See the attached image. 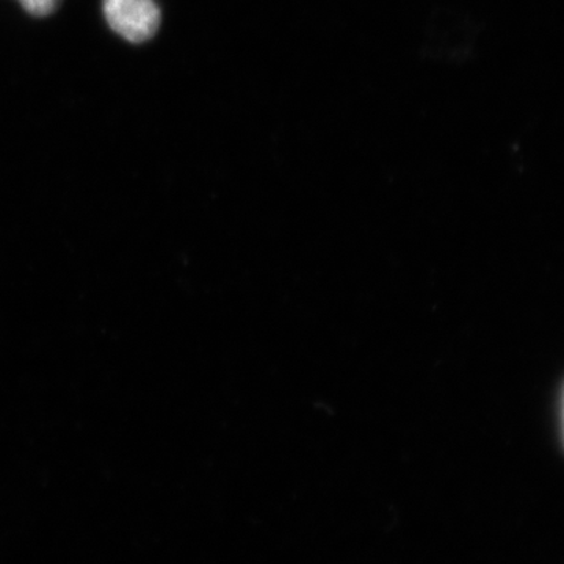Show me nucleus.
I'll return each instance as SVG.
<instances>
[{"label": "nucleus", "instance_id": "f03ea898", "mask_svg": "<svg viewBox=\"0 0 564 564\" xmlns=\"http://www.w3.org/2000/svg\"><path fill=\"white\" fill-rule=\"evenodd\" d=\"M62 0H20L22 9L33 17H50L61 6Z\"/></svg>", "mask_w": 564, "mask_h": 564}, {"label": "nucleus", "instance_id": "f257e3e1", "mask_svg": "<svg viewBox=\"0 0 564 564\" xmlns=\"http://www.w3.org/2000/svg\"><path fill=\"white\" fill-rule=\"evenodd\" d=\"M104 17L111 31L133 44L154 39L162 24L155 0H102Z\"/></svg>", "mask_w": 564, "mask_h": 564}]
</instances>
